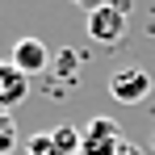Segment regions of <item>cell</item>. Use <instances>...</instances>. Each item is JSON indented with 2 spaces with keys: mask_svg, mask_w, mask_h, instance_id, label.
Returning <instances> with one entry per match:
<instances>
[{
  "mask_svg": "<svg viewBox=\"0 0 155 155\" xmlns=\"http://www.w3.org/2000/svg\"><path fill=\"white\" fill-rule=\"evenodd\" d=\"M88 38L101 42V46H113L126 38V4L122 0H105L88 13Z\"/></svg>",
  "mask_w": 155,
  "mask_h": 155,
  "instance_id": "cell-1",
  "label": "cell"
},
{
  "mask_svg": "<svg viewBox=\"0 0 155 155\" xmlns=\"http://www.w3.org/2000/svg\"><path fill=\"white\" fill-rule=\"evenodd\" d=\"M117 155H143V151H138L134 143H126V138H122V147H117Z\"/></svg>",
  "mask_w": 155,
  "mask_h": 155,
  "instance_id": "cell-8",
  "label": "cell"
},
{
  "mask_svg": "<svg viewBox=\"0 0 155 155\" xmlns=\"http://www.w3.org/2000/svg\"><path fill=\"white\" fill-rule=\"evenodd\" d=\"M13 147H17V122H13V113L0 109V155H8Z\"/></svg>",
  "mask_w": 155,
  "mask_h": 155,
  "instance_id": "cell-7",
  "label": "cell"
},
{
  "mask_svg": "<svg viewBox=\"0 0 155 155\" xmlns=\"http://www.w3.org/2000/svg\"><path fill=\"white\" fill-rule=\"evenodd\" d=\"M29 155H80V130L76 126H54L29 138Z\"/></svg>",
  "mask_w": 155,
  "mask_h": 155,
  "instance_id": "cell-4",
  "label": "cell"
},
{
  "mask_svg": "<svg viewBox=\"0 0 155 155\" xmlns=\"http://www.w3.org/2000/svg\"><path fill=\"white\" fill-rule=\"evenodd\" d=\"M147 92H151V76H147L143 67H117V71L109 76V97L122 101V105L147 101Z\"/></svg>",
  "mask_w": 155,
  "mask_h": 155,
  "instance_id": "cell-3",
  "label": "cell"
},
{
  "mask_svg": "<svg viewBox=\"0 0 155 155\" xmlns=\"http://www.w3.org/2000/svg\"><path fill=\"white\" fill-rule=\"evenodd\" d=\"M71 4H84V8L92 13V8H97V4H105V0H71Z\"/></svg>",
  "mask_w": 155,
  "mask_h": 155,
  "instance_id": "cell-9",
  "label": "cell"
},
{
  "mask_svg": "<svg viewBox=\"0 0 155 155\" xmlns=\"http://www.w3.org/2000/svg\"><path fill=\"white\" fill-rule=\"evenodd\" d=\"M29 97V76L17 71L13 63H0V109L8 113L13 105H21Z\"/></svg>",
  "mask_w": 155,
  "mask_h": 155,
  "instance_id": "cell-6",
  "label": "cell"
},
{
  "mask_svg": "<svg viewBox=\"0 0 155 155\" xmlns=\"http://www.w3.org/2000/svg\"><path fill=\"white\" fill-rule=\"evenodd\" d=\"M122 147V130L113 117H92L80 130V155H117Z\"/></svg>",
  "mask_w": 155,
  "mask_h": 155,
  "instance_id": "cell-2",
  "label": "cell"
},
{
  "mask_svg": "<svg viewBox=\"0 0 155 155\" xmlns=\"http://www.w3.org/2000/svg\"><path fill=\"white\" fill-rule=\"evenodd\" d=\"M8 63H13L17 71H25V76H38V71H46V67L54 63V54L46 51L42 38H17V42H13V54H8Z\"/></svg>",
  "mask_w": 155,
  "mask_h": 155,
  "instance_id": "cell-5",
  "label": "cell"
}]
</instances>
